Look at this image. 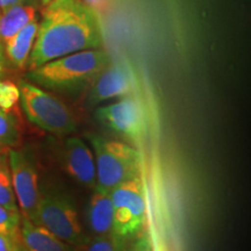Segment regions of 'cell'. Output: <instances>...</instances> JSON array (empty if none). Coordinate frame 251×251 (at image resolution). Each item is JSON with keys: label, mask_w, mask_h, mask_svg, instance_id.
<instances>
[{"label": "cell", "mask_w": 251, "mask_h": 251, "mask_svg": "<svg viewBox=\"0 0 251 251\" xmlns=\"http://www.w3.org/2000/svg\"><path fill=\"white\" fill-rule=\"evenodd\" d=\"M103 47V31L96 9L81 0H51L31 49L28 68L33 70L52 59Z\"/></svg>", "instance_id": "6da1fadb"}, {"label": "cell", "mask_w": 251, "mask_h": 251, "mask_svg": "<svg viewBox=\"0 0 251 251\" xmlns=\"http://www.w3.org/2000/svg\"><path fill=\"white\" fill-rule=\"evenodd\" d=\"M41 1H42V4L46 6L47 4H49V2H50V1H51V0H41Z\"/></svg>", "instance_id": "d4e9b609"}, {"label": "cell", "mask_w": 251, "mask_h": 251, "mask_svg": "<svg viewBox=\"0 0 251 251\" xmlns=\"http://www.w3.org/2000/svg\"><path fill=\"white\" fill-rule=\"evenodd\" d=\"M83 2H85L86 5H89L90 7L93 9L96 8H101L105 5V0H81Z\"/></svg>", "instance_id": "603a6c76"}, {"label": "cell", "mask_w": 251, "mask_h": 251, "mask_svg": "<svg viewBox=\"0 0 251 251\" xmlns=\"http://www.w3.org/2000/svg\"><path fill=\"white\" fill-rule=\"evenodd\" d=\"M2 74H4V56H2L1 42H0V78H1Z\"/></svg>", "instance_id": "cb8c5ba5"}, {"label": "cell", "mask_w": 251, "mask_h": 251, "mask_svg": "<svg viewBox=\"0 0 251 251\" xmlns=\"http://www.w3.org/2000/svg\"><path fill=\"white\" fill-rule=\"evenodd\" d=\"M97 168V188L111 192L126 180L141 177L143 157L131 144L87 133Z\"/></svg>", "instance_id": "3957f363"}, {"label": "cell", "mask_w": 251, "mask_h": 251, "mask_svg": "<svg viewBox=\"0 0 251 251\" xmlns=\"http://www.w3.org/2000/svg\"><path fill=\"white\" fill-rule=\"evenodd\" d=\"M18 86L25 114L34 126L56 136L76 131V117L64 101L31 81L20 80Z\"/></svg>", "instance_id": "277c9868"}, {"label": "cell", "mask_w": 251, "mask_h": 251, "mask_svg": "<svg viewBox=\"0 0 251 251\" xmlns=\"http://www.w3.org/2000/svg\"><path fill=\"white\" fill-rule=\"evenodd\" d=\"M0 205L12 211H19L15 199L7 153L0 151Z\"/></svg>", "instance_id": "9a60e30c"}, {"label": "cell", "mask_w": 251, "mask_h": 251, "mask_svg": "<svg viewBox=\"0 0 251 251\" xmlns=\"http://www.w3.org/2000/svg\"><path fill=\"white\" fill-rule=\"evenodd\" d=\"M111 61V55L103 48L83 50L29 70L28 78L42 89L77 92L92 85Z\"/></svg>", "instance_id": "7a4b0ae2"}, {"label": "cell", "mask_w": 251, "mask_h": 251, "mask_svg": "<svg viewBox=\"0 0 251 251\" xmlns=\"http://www.w3.org/2000/svg\"><path fill=\"white\" fill-rule=\"evenodd\" d=\"M37 29H39L37 21H31L4 43L6 57L15 68L24 69L27 67L36 39Z\"/></svg>", "instance_id": "4fadbf2b"}, {"label": "cell", "mask_w": 251, "mask_h": 251, "mask_svg": "<svg viewBox=\"0 0 251 251\" xmlns=\"http://www.w3.org/2000/svg\"><path fill=\"white\" fill-rule=\"evenodd\" d=\"M20 236L21 243L27 251H77L76 248L65 243L48 229L24 216L21 219Z\"/></svg>", "instance_id": "8fae6325"}, {"label": "cell", "mask_w": 251, "mask_h": 251, "mask_svg": "<svg viewBox=\"0 0 251 251\" xmlns=\"http://www.w3.org/2000/svg\"><path fill=\"white\" fill-rule=\"evenodd\" d=\"M19 101H20L19 86L11 80L0 79V108L6 112H11Z\"/></svg>", "instance_id": "d6986e66"}, {"label": "cell", "mask_w": 251, "mask_h": 251, "mask_svg": "<svg viewBox=\"0 0 251 251\" xmlns=\"http://www.w3.org/2000/svg\"><path fill=\"white\" fill-rule=\"evenodd\" d=\"M19 137L20 134L15 118L9 112L0 108V149L13 148Z\"/></svg>", "instance_id": "e0dca14e"}, {"label": "cell", "mask_w": 251, "mask_h": 251, "mask_svg": "<svg viewBox=\"0 0 251 251\" xmlns=\"http://www.w3.org/2000/svg\"><path fill=\"white\" fill-rule=\"evenodd\" d=\"M35 20L36 9L30 5L19 4L0 11V42L5 43L19 30Z\"/></svg>", "instance_id": "5bb4252c"}, {"label": "cell", "mask_w": 251, "mask_h": 251, "mask_svg": "<svg viewBox=\"0 0 251 251\" xmlns=\"http://www.w3.org/2000/svg\"><path fill=\"white\" fill-rule=\"evenodd\" d=\"M86 220L92 236L113 233V202L111 193L93 190L86 209Z\"/></svg>", "instance_id": "7c38bea8"}, {"label": "cell", "mask_w": 251, "mask_h": 251, "mask_svg": "<svg viewBox=\"0 0 251 251\" xmlns=\"http://www.w3.org/2000/svg\"><path fill=\"white\" fill-rule=\"evenodd\" d=\"M21 219L20 211H12L0 205V234L21 238Z\"/></svg>", "instance_id": "ac0fdd59"}, {"label": "cell", "mask_w": 251, "mask_h": 251, "mask_svg": "<svg viewBox=\"0 0 251 251\" xmlns=\"http://www.w3.org/2000/svg\"><path fill=\"white\" fill-rule=\"evenodd\" d=\"M127 241L122 240L114 233L101 236L86 237V240L76 248L77 251H125Z\"/></svg>", "instance_id": "2e32d148"}, {"label": "cell", "mask_w": 251, "mask_h": 251, "mask_svg": "<svg viewBox=\"0 0 251 251\" xmlns=\"http://www.w3.org/2000/svg\"><path fill=\"white\" fill-rule=\"evenodd\" d=\"M21 246V238L0 234V251H18Z\"/></svg>", "instance_id": "44dd1931"}, {"label": "cell", "mask_w": 251, "mask_h": 251, "mask_svg": "<svg viewBox=\"0 0 251 251\" xmlns=\"http://www.w3.org/2000/svg\"><path fill=\"white\" fill-rule=\"evenodd\" d=\"M96 118L113 133L129 141L131 146L140 144L148 133L146 107L136 94L124 97L117 102L98 107Z\"/></svg>", "instance_id": "8992f818"}, {"label": "cell", "mask_w": 251, "mask_h": 251, "mask_svg": "<svg viewBox=\"0 0 251 251\" xmlns=\"http://www.w3.org/2000/svg\"><path fill=\"white\" fill-rule=\"evenodd\" d=\"M65 243L77 248L86 240L75 206L58 194H41L34 221Z\"/></svg>", "instance_id": "52a82bcc"}, {"label": "cell", "mask_w": 251, "mask_h": 251, "mask_svg": "<svg viewBox=\"0 0 251 251\" xmlns=\"http://www.w3.org/2000/svg\"><path fill=\"white\" fill-rule=\"evenodd\" d=\"M64 166L69 176L89 190L97 188V168L92 149L77 136H70L64 144Z\"/></svg>", "instance_id": "30bf717a"}, {"label": "cell", "mask_w": 251, "mask_h": 251, "mask_svg": "<svg viewBox=\"0 0 251 251\" xmlns=\"http://www.w3.org/2000/svg\"><path fill=\"white\" fill-rule=\"evenodd\" d=\"M137 89L139 84L130 65L126 61H111L92 84L89 102L90 105H99L114 98L133 96Z\"/></svg>", "instance_id": "9c48e42d"}, {"label": "cell", "mask_w": 251, "mask_h": 251, "mask_svg": "<svg viewBox=\"0 0 251 251\" xmlns=\"http://www.w3.org/2000/svg\"><path fill=\"white\" fill-rule=\"evenodd\" d=\"M18 251H27V250H26V249H25V248H24V246H21V247H20V249H19Z\"/></svg>", "instance_id": "484cf974"}, {"label": "cell", "mask_w": 251, "mask_h": 251, "mask_svg": "<svg viewBox=\"0 0 251 251\" xmlns=\"http://www.w3.org/2000/svg\"><path fill=\"white\" fill-rule=\"evenodd\" d=\"M113 202V233L131 241L143 231L147 202L142 177L126 180L111 191Z\"/></svg>", "instance_id": "5b68a950"}, {"label": "cell", "mask_w": 251, "mask_h": 251, "mask_svg": "<svg viewBox=\"0 0 251 251\" xmlns=\"http://www.w3.org/2000/svg\"><path fill=\"white\" fill-rule=\"evenodd\" d=\"M26 0H0V11H4L6 8L12 7V6L24 4Z\"/></svg>", "instance_id": "7402d4cb"}, {"label": "cell", "mask_w": 251, "mask_h": 251, "mask_svg": "<svg viewBox=\"0 0 251 251\" xmlns=\"http://www.w3.org/2000/svg\"><path fill=\"white\" fill-rule=\"evenodd\" d=\"M125 251H152V244L149 235L142 231L131 240V243L126 246Z\"/></svg>", "instance_id": "ffe728a7"}, {"label": "cell", "mask_w": 251, "mask_h": 251, "mask_svg": "<svg viewBox=\"0 0 251 251\" xmlns=\"http://www.w3.org/2000/svg\"><path fill=\"white\" fill-rule=\"evenodd\" d=\"M12 185L21 215L34 221L41 193L35 165L23 150L9 149L7 153Z\"/></svg>", "instance_id": "ba28073f"}]
</instances>
